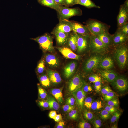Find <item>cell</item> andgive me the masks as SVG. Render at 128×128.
Listing matches in <instances>:
<instances>
[{
    "label": "cell",
    "mask_w": 128,
    "mask_h": 128,
    "mask_svg": "<svg viewBox=\"0 0 128 128\" xmlns=\"http://www.w3.org/2000/svg\"><path fill=\"white\" fill-rule=\"evenodd\" d=\"M57 115L56 112L55 111L52 110L50 111L49 113V116L50 118L53 119Z\"/></svg>",
    "instance_id": "f907efd6"
},
{
    "label": "cell",
    "mask_w": 128,
    "mask_h": 128,
    "mask_svg": "<svg viewBox=\"0 0 128 128\" xmlns=\"http://www.w3.org/2000/svg\"><path fill=\"white\" fill-rule=\"evenodd\" d=\"M89 81L91 82L94 83L97 81H101V77L96 74H93L90 76L88 78Z\"/></svg>",
    "instance_id": "f35d334b"
},
{
    "label": "cell",
    "mask_w": 128,
    "mask_h": 128,
    "mask_svg": "<svg viewBox=\"0 0 128 128\" xmlns=\"http://www.w3.org/2000/svg\"><path fill=\"white\" fill-rule=\"evenodd\" d=\"M46 101L49 103L50 108L56 110L59 109V105L54 98L51 96H48Z\"/></svg>",
    "instance_id": "484cf974"
},
{
    "label": "cell",
    "mask_w": 128,
    "mask_h": 128,
    "mask_svg": "<svg viewBox=\"0 0 128 128\" xmlns=\"http://www.w3.org/2000/svg\"><path fill=\"white\" fill-rule=\"evenodd\" d=\"M114 53V57L119 67L124 69L128 59V50L125 44L117 46Z\"/></svg>",
    "instance_id": "3957f363"
},
{
    "label": "cell",
    "mask_w": 128,
    "mask_h": 128,
    "mask_svg": "<svg viewBox=\"0 0 128 128\" xmlns=\"http://www.w3.org/2000/svg\"><path fill=\"white\" fill-rule=\"evenodd\" d=\"M77 66V63L75 61H72L67 65L63 70L64 77L67 78L71 77L74 72Z\"/></svg>",
    "instance_id": "d6986e66"
},
{
    "label": "cell",
    "mask_w": 128,
    "mask_h": 128,
    "mask_svg": "<svg viewBox=\"0 0 128 128\" xmlns=\"http://www.w3.org/2000/svg\"><path fill=\"white\" fill-rule=\"evenodd\" d=\"M128 39V36L124 34L118 28L115 34L111 36V45L118 46L125 44Z\"/></svg>",
    "instance_id": "9c48e42d"
},
{
    "label": "cell",
    "mask_w": 128,
    "mask_h": 128,
    "mask_svg": "<svg viewBox=\"0 0 128 128\" xmlns=\"http://www.w3.org/2000/svg\"><path fill=\"white\" fill-rule=\"evenodd\" d=\"M119 29L120 31L124 34L128 36V23L127 22L123 25Z\"/></svg>",
    "instance_id": "7dc6e473"
},
{
    "label": "cell",
    "mask_w": 128,
    "mask_h": 128,
    "mask_svg": "<svg viewBox=\"0 0 128 128\" xmlns=\"http://www.w3.org/2000/svg\"><path fill=\"white\" fill-rule=\"evenodd\" d=\"M90 34L82 35L78 34L77 50L78 53L84 51L89 47Z\"/></svg>",
    "instance_id": "ba28073f"
},
{
    "label": "cell",
    "mask_w": 128,
    "mask_h": 128,
    "mask_svg": "<svg viewBox=\"0 0 128 128\" xmlns=\"http://www.w3.org/2000/svg\"><path fill=\"white\" fill-rule=\"evenodd\" d=\"M59 19L68 20L71 17L80 16L82 14V10L79 8H70L61 6L59 11L58 12Z\"/></svg>",
    "instance_id": "5b68a950"
},
{
    "label": "cell",
    "mask_w": 128,
    "mask_h": 128,
    "mask_svg": "<svg viewBox=\"0 0 128 128\" xmlns=\"http://www.w3.org/2000/svg\"><path fill=\"white\" fill-rule=\"evenodd\" d=\"M79 75H76L69 81L68 90L70 93L72 94L78 89L83 84Z\"/></svg>",
    "instance_id": "4fadbf2b"
},
{
    "label": "cell",
    "mask_w": 128,
    "mask_h": 128,
    "mask_svg": "<svg viewBox=\"0 0 128 128\" xmlns=\"http://www.w3.org/2000/svg\"><path fill=\"white\" fill-rule=\"evenodd\" d=\"M111 83L113 87L119 93L125 92L128 88V80L122 76L118 75Z\"/></svg>",
    "instance_id": "8992f818"
},
{
    "label": "cell",
    "mask_w": 128,
    "mask_h": 128,
    "mask_svg": "<svg viewBox=\"0 0 128 128\" xmlns=\"http://www.w3.org/2000/svg\"><path fill=\"white\" fill-rule=\"evenodd\" d=\"M100 114L101 118L104 120H105L110 117L111 114L104 109L101 111Z\"/></svg>",
    "instance_id": "1f68e13d"
},
{
    "label": "cell",
    "mask_w": 128,
    "mask_h": 128,
    "mask_svg": "<svg viewBox=\"0 0 128 128\" xmlns=\"http://www.w3.org/2000/svg\"><path fill=\"white\" fill-rule=\"evenodd\" d=\"M78 34L73 32L69 35L67 43L69 46L73 51L77 50V42Z\"/></svg>",
    "instance_id": "7402d4cb"
},
{
    "label": "cell",
    "mask_w": 128,
    "mask_h": 128,
    "mask_svg": "<svg viewBox=\"0 0 128 128\" xmlns=\"http://www.w3.org/2000/svg\"><path fill=\"white\" fill-rule=\"evenodd\" d=\"M39 99L37 101L39 106L44 109L47 108L49 107V104L47 101Z\"/></svg>",
    "instance_id": "d590c367"
},
{
    "label": "cell",
    "mask_w": 128,
    "mask_h": 128,
    "mask_svg": "<svg viewBox=\"0 0 128 128\" xmlns=\"http://www.w3.org/2000/svg\"><path fill=\"white\" fill-rule=\"evenodd\" d=\"M108 48L97 37L90 34L89 48L92 52L104 53L107 50Z\"/></svg>",
    "instance_id": "277c9868"
},
{
    "label": "cell",
    "mask_w": 128,
    "mask_h": 128,
    "mask_svg": "<svg viewBox=\"0 0 128 128\" xmlns=\"http://www.w3.org/2000/svg\"><path fill=\"white\" fill-rule=\"evenodd\" d=\"M86 26L91 34L96 36L108 31L109 28L106 24L93 19L88 20L87 22Z\"/></svg>",
    "instance_id": "7a4b0ae2"
},
{
    "label": "cell",
    "mask_w": 128,
    "mask_h": 128,
    "mask_svg": "<svg viewBox=\"0 0 128 128\" xmlns=\"http://www.w3.org/2000/svg\"><path fill=\"white\" fill-rule=\"evenodd\" d=\"M72 31L78 34L87 35L91 34L86 25L74 21H70Z\"/></svg>",
    "instance_id": "5bb4252c"
},
{
    "label": "cell",
    "mask_w": 128,
    "mask_h": 128,
    "mask_svg": "<svg viewBox=\"0 0 128 128\" xmlns=\"http://www.w3.org/2000/svg\"><path fill=\"white\" fill-rule=\"evenodd\" d=\"M31 39L38 43L40 48L43 52H52L54 51L52 37L48 33H46Z\"/></svg>",
    "instance_id": "6da1fadb"
},
{
    "label": "cell",
    "mask_w": 128,
    "mask_h": 128,
    "mask_svg": "<svg viewBox=\"0 0 128 128\" xmlns=\"http://www.w3.org/2000/svg\"><path fill=\"white\" fill-rule=\"evenodd\" d=\"M126 7L128 8V0H126L124 4Z\"/></svg>",
    "instance_id": "9f6ffc18"
},
{
    "label": "cell",
    "mask_w": 128,
    "mask_h": 128,
    "mask_svg": "<svg viewBox=\"0 0 128 128\" xmlns=\"http://www.w3.org/2000/svg\"><path fill=\"white\" fill-rule=\"evenodd\" d=\"M56 128H63L65 125L64 122L62 120H61L58 122Z\"/></svg>",
    "instance_id": "816d5d0a"
},
{
    "label": "cell",
    "mask_w": 128,
    "mask_h": 128,
    "mask_svg": "<svg viewBox=\"0 0 128 128\" xmlns=\"http://www.w3.org/2000/svg\"><path fill=\"white\" fill-rule=\"evenodd\" d=\"M57 4L60 6L64 5V0H54Z\"/></svg>",
    "instance_id": "11a10c76"
},
{
    "label": "cell",
    "mask_w": 128,
    "mask_h": 128,
    "mask_svg": "<svg viewBox=\"0 0 128 128\" xmlns=\"http://www.w3.org/2000/svg\"><path fill=\"white\" fill-rule=\"evenodd\" d=\"M82 89L85 93L91 92L92 90V88L90 85L85 84L84 83L82 85Z\"/></svg>",
    "instance_id": "c3c4849f"
},
{
    "label": "cell",
    "mask_w": 128,
    "mask_h": 128,
    "mask_svg": "<svg viewBox=\"0 0 128 128\" xmlns=\"http://www.w3.org/2000/svg\"><path fill=\"white\" fill-rule=\"evenodd\" d=\"M105 46L109 47L111 45V36L108 31L105 32L96 36Z\"/></svg>",
    "instance_id": "603a6c76"
},
{
    "label": "cell",
    "mask_w": 128,
    "mask_h": 128,
    "mask_svg": "<svg viewBox=\"0 0 128 128\" xmlns=\"http://www.w3.org/2000/svg\"><path fill=\"white\" fill-rule=\"evenodd\" d=\"M39 80L41 85L45 87H49L51 82L48 76L45 74H42L39 77Z\"/></svg>",
    "instance_id": "83f0119b"
},
{
    "label": "cell",
    "mask_w": 128,
    "mask_h": 128,
    "mask_svg": "<svg viewBox=\"0 0 128 128\" xmlns=\"http://www.w3.org/2000/svg\"><path fill=\"white\" fill-rule=\"evenodd\" d=\"M78 127L79 128H91V124L88 122L82 121L79 123Z\"/></svg>",
    "instance_id": "ee69618b"
},
{
    "label": "cell",
    "mask_w": 128,
    "mask_h": 128,
    "mask_svg": "<svg viewBox=\"0 0 128 128\" xmlns=\"http://www.w3.org/2000/svg\"><path fill=\"white\" fill-rule=\"evenodd\" d=\"M39 3L43 5L50 7L59 11L61 6L57 4L54 0H38Z\"/></svg>",
    "instance_id": "cb8c5ba5"
},
{
    "label": "cell",
    "mask_w": 128,
    "mask_h": 128,
    "mask_svg": "<svg viewBox=\"0 0 128 128\" xmlns=\"http://www.w3.org/2000/svg\"><path fill=\"white\" fill-rule=\"evenodd\" d=\"M107 104L115 107L119 106V102L118 99L116 98H114L112 99L107 101Z\"/></svg>",
    "instance_id": "74e56055"
},
{
    "label": "cell",
    "mask_w": 128,
    "mask_h": 128,
    "mask_svg": "<svg viewBox=\"0 0 128 128\" xmlns=\"http://www.w3.org/2000/svg\"><path fill=\"white\" fill-rule=\"evenodd\" d=\"M62 118V116L61 114H58L56 115L53 119L55 121L58 122L61 120Z\"/></svg>",
    "instance_id": "f5cc1de1"
},
{
    "label": "cell",
    "mask_w": 128,
    "mask_h": 128,
    "mask_svg": "<svg viewBox=\"0 0 128 128\" xmlns=\"http://www.w3.org/2000/svg\"><path fill=\"white\" fill-rule=\"evenodd\" d=\"M102 78L105 81L111 82L118 75L114 71L111 70H101L99 71Z\"/></svg>",
    "instance_id": "2e32d148"
},
{
    "label": "cell",
    "mask_w": 128,
    "mask_h": 128,
    "mask_svg": "<svg viewBox=\"0 0 128 128\" xmlns=\"http://www.w3.org/2000/svg\"><path fill=\"white\" fill-rule=\"evenodd\" d=\"M59 23L54 29L52 33L57 32L69 33L72 31L70 21L68 20L59 19Z\"/></svg>",
    "instance_id": "7c38bea8"
},
{
    "label": "cell",
    "mask_w": 128,
    "mask_h": 128,
    "mask_svg": "<svg viewBox=\"0 0 128 128\" xmlns=\"http://www.w3.org/2000/svg\"><path fill=\"white\" fill-rule=\"evenodd\" d=\"M101 81H97L94 83V85L96 86L98 88L99 91L101 90Z\"/></svg>",
    "instance_id": "db71d44e"
},
{
    "label": "cell",
    "mask_w": 128,
    "mask_h": 128,
    "mask_svg": "<svg viewBox=\"0 0 128 128\" xmlns=\"http://www.w3.org/2000/svg\"><path fill=\"white\" fill-rule=\"evenodd\" d=\"M128 8L124 4L121 5L117 18L118 28H120L128 22Z\"/></svg>",
    "instance_id": "8fae6325"
},
{
    "label": "cell",
    "mask_w": 128,
    "mask_h": 128,
    "mask_svg": "<svg viewBox=\"0 0 128 128\" xmlns=\"http://www.w3.org/2000/svg\"><path fill=\"white\" fill-rule=\"evenodd\" d=\"M111 128H117V126L116 124H114L111 127Z\"/></svg>",
    "instance_id": "6f0895ef"
},
{
    "label": "cell",
    "mask_w": 128,
    "mask_h": 128,
    "mask_svg": "<svg viewBox=\"0 0 128 128\" xmlns=\"http://www.w3.org/2000/svg\"><path fill=\"white\" fill-rule=\"evenodd\" d=\"M57 48L63 55L66 58L78 60L80 58L79 55L75 53L68 47H58Z\"/></svg>",
    "instance_id": "9a60e30c"
},
{
    "label": "cell",
    "mask_w": 128,
    "mask_h": 128,
    "mask_svg": "<svg viewBox=\"0 0 128 128\" xmlns=\"http://www.w3.org/2000/svg\"><path fill=\"white\" fill-rule=\"evenodd\" d=\"M104 109L111 114L118 110L116 107L109 105L107 104L105 106Z\"/></svg>",
    "instance_id": "60d3db41"
},
{
    "label": "cell",
    "mask_w": 128,
    "mask_h": 128,
    "mask_svg": "<svg viewBox=\"0 0 128 128\" xmlns=\"http://www.w3.org/2000/svg\"><path fill=\"white\" fill-rule=\"evenodd\" d=\"M92 123L94 128H99L102 126V122L101 120L98 117H94L91 121Z\"/></svg>",
    "instance_id": "d6a6232c"
},
{
    "label": "cell",
    "mask_w": 128,
    "mask_h": 128,
    "mask_svg": "<svg viewBox=\"0 0 128 128\" xmlns=\"http://www.w3.org/2000/svg\"><path fill=\"white\" fill-rule=\"evenodd\" d=\"M45 61L44 59H42L39 61L37 66V72L38 74H41L44 71L45 69Z\"/></svg>",
    "instance_id": "f546056e"
},
{
    "label": "cell",
    "mask_w": 128,
    "mask_h": 128,
    "mask_svg": "<svg viewBox=\"0 0 128 128\" xmlns=\"http://www.w3.org/2000/svg\"><path fill=\"white\" fill-rule=\"evenodd\" d=\"M78 114L77 111L74 109H73L69 112V116L71 119L75 120L77 118Z\"/></svg>",
    "instance_id": "7bdbcfd3"
},
{
    "label": "cell",
    "mask_w": 128,
    "mask_h": 128,
    "mask_svg": "<svg viewBox=\"0 0 128 128\" xmlns=\"http://www.w3.org/2000/svg\"><path fill=\"white\" fill-rule=\"evenodd\" d=\"M102 57L99 55L90 57L86 61L83 67V70L86 73L91 72L98 68V64Z\"/></svg>",
    "instance_id": "52a82bcc"
},
{
    "label": "cell",
    "mask_w": 128,
    "mask_h": 128,
    "mask_svg": "<svg viewBox=\"0 0 128 128\" xmlns=\"http://www.w3.org/2000/svg\"><path fill=\"white\" fill-rule=\"evenodd\" d=\"M38 90L39 98L46 100L48 96L46 90L40 86L38 87Z\"/></svg>",
    "instance_id": "4dcf8cb0"
},
{
    "label": "cell",
    "mask_w": 128,
    "mask_h": 128,
    "mask_svg": "<svg viewBox=\"0 0 128 128\" xmlns=\"http://www.w3.org/2000/svg\"><path fill=\"white\" fill-rule=\"evenodd\" d=\"M46 72L47 76L52 83L57 84L61 82V78L57 72L48 69L46 70Z\"/></svg>",
    "instance_id": "ac0fdd59"
},
{
    "label": "cell",
    "mask_w": 128,
    "mask_h": 128,
    "mask_svg": "<svg viewBox=\"0 0 128 128\" xmlns=\"http://www.w3.org/2000/svg\"><path fill=\"white\" fill-rule=\"evenodd\" d=\"M45 62L49 66L56 67L59 64V59L54 55L50 54H46L45 56Z\"/></svg>",
    "instance_id": "44dd1931"
},
{
    "label": "cell",
    "mask_w": 128,
    "mask_h": 128,
    "mask_svg": "<svg viewBox=\"0 0 128 128\" xmlns=\"http://www.w3.org/2000/svg\"><path fill=\"white\" fill-rule=\"evenodd\" d=\"M101 89V93L103 97L107 93L112 91L110 87L107 86H104Z\"/></svg>",
    "instance_id": "f6af8a7d"
},
{
    "label": "cell",
    "mask_w": 128,
    "mask_h": 128,
    "mask_svg": "<svg viewBox=\"0 0 128 128\" xmlns=\"http://www.w3.org/2000/svg\"><path fill=\"white\" fill-rule=\"evenodd\" d=\"M75 102V98L72 96L68 97L66 101V103L67 104L72 106L74 105Z\"/></svg>",
    "instance_id": "681fc988"
},
{
    "label": "cell",
    "mask_w": 128,
    "mask_h": 128,
    "mask_svg": "<svg viewBox=\"0 0 128 128\" xmlns=\"http://www.w3.org/2000/svg\"><path fill=\"white\" fill-rule=\"evenodd\" d=\"M115 96V93L112 91L105 94L104 96V100L105 101H108L114 98Z\"/></svg>",
    "instance_id": "ab89813d"
},
{
    "label": "cell",
    "mask_w": 128,
    "mask_h": 128,
    "mask_svg": "<svg viewBox=\"0 0 128 128\" xmlns=\"http://www.w3.org/2000/svg\"><path fill=\"white\" fill-rule=\"evenodd\" d=\"M53 34L55 36L57 43L58 45H63L67 43L69 33L57 32Z\"/></svg>",
    "instance_id": "ffe728a7"
},
{
    "label": "cell",
    "mask_w": 128,
    "mask_h": 128,
    "mask_svg": "<svg viewBox=\"0 0 128 128\" xmlns=\"http://www.w3.org/2000/svg\"><path fill=\"white\" fill-rule=\"evenodd\" d=\"M63 110L65 112H69L72 110L74 109V106L66 104L62 106Z\"/></svg>",
    "instance_id": "bcb514c9"
},
{
    "label": "cell",
    "mask_w": 128,
    "mask_h": 128,
    "mask_svg": "<svg viewBox=\"0 0 128 128\" xmlns=\"http://www.w3.org/2000/svg\"><path fill=\"white\" fill-rule=\"evenodd\" d=\"M78 4V0H64V5L66 7L73 6Z\"/></svg>",
    "instance_id": "b9f144b4"
},
{
    "label": "cell",
    "mask_w": 128,
    "mask_h": 128,
    "mask_svg": "<svg viewBox=\"0 0 128 128\" xmlns=\"http://www.w3.org/2000/svg\"><path fill=\"white\" fill-rule=\"evenodd\" d=\"M78 4H79L88 8H100L99 6L96 5L91 0H78Z\"/></svg>",
    "instance_id": "4316f807"
},
{
    "label": "cell",
    "mask_w": 128,
    "mask_h": 128,
    "mask_svg": "<svg viewBox=\"0 0 128 128\" xmlns=\"http://www.w3.org/2000/svg\"><path fill=\"white\" fill-rule=\"evenodd\" d=\"M83 114L84 118L89 121H91L95 117L92 113L89 111L85 110Z\"/></svg>",
    "instance_id": "e575fe53"
},
{
    "label": "cell",
    "mask_w": 128,
    "mask_h": 128,
    "mask_svg": "<svg viewBox=\"0 0 128 128\" xmlns=\"http://www.w3.org/2000/svg\"><path fill=\"white\" fill-rule=\"evenodd\" d=\"M93 101V99L91 97H89L85 98L84 100V106L87 109H90Z\"/></svg>",
    "instance_id": "8d00e7d4"
},
{
    "label": "cell",
    "mask_w": 128,
    "mask_h": 128,
    "mask_svg": "<svg viewBox=\"0 0 128 128\" xmlns=\"http://www.w3.org/2000/svg\"><path fill=\"white\" fill-rule=\"evenodd\" d=\"M112 114L110 119V122L111 123H114L117 121L119 119L121 115V112L118 110Z\"/></svg>",
    "instance_id": "836d02e7"
},
{
    "label": "cell",
    "mask_w": 128,
    "mask_h": 128,
    "mask_svg": "<svg viewBox=\"0 0 128 128\" xmlns=\"http://www.w3.org/2000/svg\"><path fill=\"white\" fill-rule=\"evenodd\" d=\"M83 85L80 87L72 94L75 99L77 105L81 110H82L84 108V100L86 96V93L83 90Z\"/></svg>",
    "instance_id": "30bf717a"
},
{
    "label": "cell",
    "mask_w": 128,
    "mask_h": 128,
    "mask_svg": "<svg viewBox=\"0 0 128 128\" xmlns=\"http://www.w3.org/2000/svg\"><path fill=\"white\" fill-rule=\"evenodd\" d=\"M114 65L112 59L109 57L101 58L98 64V68L104 70L110 69Z\"/></svg>",
    "instance_id": "e0dca14e"
},
{
    "label": "cell",
    "mask_w": 128,
    "mask_h": 128,
    "mask_svg": "<svg viewBox=\"0 0 128 128\" xmlns=\"http://www.w3.org/2000/svg\"><path fill=\"white\" fill-rule=\"evenodd\" d=\"M103 105L102 102L99 100L93 102L90 109L93 110L98 111L101 110L103 108Z\"/></svg>",
    "instance_id": "f1b7e54d"
},
{
    "label": "cell",
    "mask_w": 128,
    "mask_h": 128,
    "mask_svg": "<svg viewBox=\"0 0 128 128\" xmlns=\"http://www.w3.org/2000/svg\"><path fill=\"white\" fill-rule=\"evenodd\" d=\"M62 89V88H53L51 89L50 91V93L60 104H62L64 101Z\"/></svg>",
    "instance_id": "d4e9b609"
}]
</instances>
